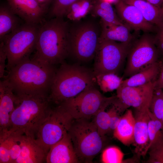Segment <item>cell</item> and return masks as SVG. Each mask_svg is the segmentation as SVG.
I'll return each instance as SVG.
<instances>
[{
    "instance_id": "obj_1",
    "label": "cell",
    "mask_w": 163,
    "mask_h": 163,
    "mask_svg": "<svg viewBox=\"0 0 163 163\" xmlns=\"http://www.w3.org/2000/svg\"><path fill=\"white\" fill-rule=\"evenodd\" d=\"M57 69L54 65L29 58L11 68L4 78L18 96H48Z\"/></svg>"
},
{
    "instance_id": "obj_2",
    "label": "cell",
    "mask_w": 163,
    "mask_h": 163,
    "mask_svg": "<svg viewBox=\"0 0 163 163\" xmlns=\"http://www.w3.org/2000/svg\"><path fill=\"white\" fill-rule=\"evenodd\" d=\"M63 18H50L40 24L34 58L53 65L64 62L69 56L67 35L69 22Z\"/></svg>"
},
{
    "instance_id": "obj_3",
    "label": "cell",
    "mask_w": 163,
    "mask_h": 163,
    "mask_svg": "<svg viewBox=\"0 0 163 163\" xmlns=\"http://www.w3.org/2000/svg\"><path fill=\"white\" fill-rule=\"evenodd\" d=\"M96 82L93 70L77 64L64 62L56 70L48 99L59 105L94 86Z\"/></svg>"
},
{
    "instance_id": "obj_4",
    "label": "cell",
    "mask_w": 163,
    "mask_h": 163,
    "mask_svg": "<svg viewBox=\"0 0 163 163\" xmlns=\"http://www.w3.org/2000/svg\"><path fill=\"white\" fill-rule=\"evenodd\" d=\"M17 96L18 100L11 115L9 130L35 139L40 127L52 109L48 96Z\"/></svg>"
},
{
    "instance_id": "obj_5",
    "label": "cell",
    "mask_w": 163,
    "mask_h": 163,
    "mask_svg": "<svg viewBox=\"0 0 163 163\" xmlns=\"http://www.w3.org/2000/svg\"><path fill=\"white\" fill-rule=\"evenodd\" d=\"M82 19L69 23L67 35L69 56L79 61L88 62L94 58L101 26L100 23L93 19Z\"/></svg>"
},
{
    "instance_id": "obj_6",
    "label": "cell",
    "mask_w": 163,
    "mask_h": 163,
    "mask_svg": "<svg viewBox=\"0 0 163 163\" xmlns=\"http://www.w3.org/2000/svg\"><path fill=\"white\" fill-rule=\"evenodd\" d=\"M68 133L80 163H91L103 149L104 138L93 121L73 119Z\"/></svg>"
},
{
    "instance_id": "obj_7",
    "label": "cell",
    "mask_w": 163,
    "mask_h": 163,
    "mask_svg": "<svg viewBox=\"0 0 163 163\" xmlns=\"http://www.w3.org/2000/svg\"><path fill=\"white\" fill-rule=\"evenodd\" d=\"M40 24H21L3 40L7 57L8 71L18 64L30 58L35 49ZM1 41V42H2Z\"/></svg>"
},
{
    "instance_id": "obj_8",
    "label": "cell",
    "mask_w": 163,
    "mask_h": 163,
    "mask_svg": "<svg viewBox=\"0 0 163 163\" xmlns=\"http://www.w3.org/2000/svg\"><path fill=\"white\" fill-rule=\"evenodd\" d=\"M115 96H104L95 87H88L75 97L59 105L62 106L74 119L89 120L100 110L112 104Z\"/></svg>"
},
{
    "instance_id": "obj_9",
    "label": "cell",
    "mask_w": 163,
    "mask_h": 163,
    "mask_svg": "<svg viewBox=\"0 0 163 163\" xmlns=\"http://www.w3.org/2000/svg\"><path fill=\"white\" fill-rule=\"evenodd\" d=\"M123 77L128 78L160 61L154 36L145 32L129 48Z\"/></svg>"
},
{
    "instance_id": "obj_10",
    "label": "cell",
    "mask_w": 163,
    "mask_h": 163,
    "mask_svg": "<svg viewBox=\"0 0 163 163\" xmlns=\"http://www.w3.org/2000/svg\"><path fill=\"white\" fill-rule=\"evenodd\" d=\"M131 44L99 40L94 58L95 76L109 73L117 74L123 67Z\"/></svg>"
},
{
    "instance_id": "obj_11",
    "label": "cell",
    "mask_w": 163,
    "mask_h": 163,
    "mask_svg": "<svg viewBox=\"0 0 163 163\" xmlns=\"http://www.w3.org/2000/svg\"><path fill=\"white\" fill-rule=\"evenodd\" d=\"M73 119L60 105L52 109L40 127L35 139L47 154L51 147L68 133Z\"/></svg>"
},
{
    "instance_id": "obj_12",
    "label": "cell",
    "mask_w": 163,
    "mask_h": 163,
    "mask_svg": "<svg viewBox=\"0 0 163 163\" xmlns=\"http://www.w3.org/2000/svg\"><path fill=\"white\" fill-rule=\"evenodd\" d=\"M154 82L136 87L120 85L116 90L112 104L120 113L130 107L137 110L149 107L154 91Z\"/></svg>"
},
{
    "instance_id": "obj_13",
    "label": "cell",
    "mask_w": 163,
    "mask_h": 163,
    "mask_svg": "<svg viewBox=\"0 0 163 163\" xmlns=\"http://www.w3.org/2000/svg\"><path fill=\"white\" fill-rule=\"evenodd\" d=\"M114 4L119 18L130 29L145 32H156L157 27L147 21L136 7L127 4L122 0H117Z\"/></svg>"
},
{
    "instance_id": "obj_14",
    "label": "cell",
    "mask_w": 163,
    "mask_h": 163,
    "mask_svg": "<svg viewBox=\"0 0 163 163\" xmlns=\"http://www.w3.org/2000/svg\"><path fill=\"white\" fill-rule=\"evenodd\" d=\"M8 5L25 23L40 24L44 20L47 11L36 0H6Z\"/></svg>"
},
{
    "instance_id": "obj_15",
    "label": "cell",
    "mask_w": 163,
    "mask_h": 163,
    "mask_svg": "<svg viewBox=\"0 0 163 163\" xmlns=\"http://www.w3.org/2000/svg\"><path fill=\"white\" fill-rule=\"evenodd\" d=\"M149 112V107L139 110L135 109V124L133 144L135 147L136 155L139 158L141 156L144 157L149 150L148 122Z\"/></svg>"
},
{
    "instance_id": "obj_16",
    "label": "cell",
    "mask_w": 163,
    "mask_h": 163,
    "mask_svg": "<svg viewBox=\"0 0 163 163\" xmlns=\"http://www.w3.org/2000/svg\"><path fill=\"white\" fill-rule=\"evenodd\" d=\"M18 100V96L8 80L0 82V133L8 131L10 126L11 115Z\"/></svg>"
},
{
    "instance_id": "obj_17",
    "label": "cell",
    "mask_w": 163,
    "mask_h": 163,
    "mask_svg": "<svg viewBox=\"0 0 163 163\" xmlns=\"http://www.w3.org/2000/svg\"><path fill=\"white\" fill-rule=\"evenodd\" d=\"M46 162L80 163L68 133L60 140L51 147L47 155Z\"/></svg>"
},
{
    "instance_id": "obj_18",
    "label": "cell",
    "mask_w": 163,
    "mask_h": 163,
    "mask_svg": "<svg viewBox=\"0 0 163 163\" xmlns=\"http://www.w3.org/2000/svg\"><path fill=\"white\" fill-rule=\"evenodd\" d=\"M47 153L36 139L22 134L20 154L15 163H41L46 162Z\"/></svg>"
},
{
    "instance_id": "obj_19",
    "label": "cell",
    "mask_w": 163,
    "mask_h": 163,
    "mask_svg": "<svg viewBox=\"0 0 163 163\" xmlns=\"http://www.w3.org/2000/svg\"><path fill=\"white\" fill-rule=\"evenodd\" d=\"M101 32L99 40L118 41L131 44L134 41L130 32V28L125 24H108L101 21Z\"/></svg>"
},
{
    "instance_id": "obj_20",
    "label": "cell",
    "mask_w": 163,
    "mask_h": 163,
    "mask_svg": "<svg viewBox=\"0 0 163 163\" xmlns=\"http://www.w3.org/2000/svg\"><path fill=\"white\" fill-rule=\"evenodd\" d=\"M135 124V118L132 110H126L113 132L114 137L125 145L132 144Z\"/></svg>"
},
{
    "instance_id": "obj_21",
    "label": "cell",
    "mask_w": 163,
    "mask_h": 163,
    "mask_svg": "<svg viewBox=\"0 0 163 163\" xmlns=\"http://www.w3.org/2000/svg\"><path fill=\"white\" fill-rule=\"evenodd\" d=\"M134 6L142 13L145 19L157 28L163 27V16L160 9L145 0H122Z\"/></svg>"
},
{
    "instance_id": "obj_22",
    "label": "cell",
    "mask_w": 163,
    "mask_h": 163,
    "mask_svg": "<svg viewBox=\"0 0 163 163\" xmlns=\"http://www.w3.org/2000/svg\"><path fill=\"white\" fill-rule=\"evenodd\" d=\"M160 61L149 67L123 79L120 86L136 87L155 82L159 73Z\"/></svg>"
},
{
    "instance_id": "obj_23",
    "label": "cell",
    "mask_w": 163,
    "mask_h": 163,
    "mask_svg": "<svg viewBox=\"0 0 163 163\" xmlns=\"http://www.w3.org/2000/svg\"><path fill=\"white\" fill-rule=\"evenodd\" d=\"M20 19L8 5H1L0 7V40L5 37L21 24Z\"/></svg>"
},
{
    "instance_id": "obj_24",
    "label": "cell",
    "mask_w": 163,
    "mask_h": 163,
    "mask_svg": "<svg viewBox=\"0 0 163 163\" xmlns=\"http://www.w3.org/2000/svg\"><path fill=\"white\" fill-rule=\"evenodd\" d=\"M95 1L91 12L92 16L100 17L102 21L108 24H124L116 15L110 3L103 0Z\"/></svg>"
},
{
    "instance_id": "obj_25",
    "label": "cell",
    "mask_w": 163,
    "mask_h": 163,
    "mask_svg": "<svg viewBox=\"0 0 163 163\" xmlns=\"http://www.w3.org/2000/svg\"><path fill=\"white\" fill-rule=\"evenodd\" d=\"M95 1V0H78L76 1L68 9L64 17L72 21L83 19L91 13Z\"/></svg>"
},
{
    "instance_id": "obj_26",
    "label": "cell",
    "mask_w": 163,
    "mask_h": 163,
    "mask_svg": "<svg viewBox=\"0 0 163 163\" xmlns=\"http://www.w3.org/2000/svg\"><path fill=\"white\" fill-rule=\"evenodd\" d=\"M96 82L100 89L106 93L117 90L120 85L123 78L113 73L100 74L95 76Z\"/></svg>"
},
{
    "instance_id": "obj_27",
    "label": "cell",
    "mask_w": 163,
    "mask_h": 163,
    "mask_svg": "<svg viewBox=\"0 0 163 163\" xmlns=\"http://www.w3.org/2000/svg\"><path fill=\"white\" fill-rule=\"evenodd\" d=\"M148 133L149 150L151 146L163 139V124L154 116L150 110L148 122Z\"/></svg>"
},
{
    "instance_id": "obj_28",
    "label": "cell",
    "mask_w": 163,
    "mask_h": 163,
    "mask_svg": "<svg viewBox=\"0 0 163 163\" xmlns=\"http://www.w3.org/2000/svg\"><path fill=\"white\" fill-rule=\"evenodd\" d=\"M150 112L163 124V91L154 90L149 106Z\"/></svg>"
},
{
    "instance_id": "obj_29",
    "label": "cell",
    "mask_w": 163,
    "mask_h": 163,
    "mask_svg": "<svg viewBox=\"0 0 163 163\" xmlns=\"http://www.w3.org/2000/svg\"><path fill=\"white\" fill-rule=\"evenodd\" d=\"M78 0H54L48 11L50 18H64L69 8Z\"/></svg>"
},
{
    "instance_id": "obj_30",
    "label": "cell",
    "mask_w": 163,
    "mask_h": 163,
    "mask_svg": "<svg viewBox=\"0 0 163 163\" xmlns=\"http://www.w3.org/2000/svg\"><path fill=\"white\" fill-rule=\"evenodd\" d=\"M104 108L99 110L94 116L93 121L102 137L109 132L110 115L108 111H105Z\"/></svg>"
},
{
    "instance_id": "obj_31",
    "label": "cell",
    "mask_w": 163,
    "mask_h": 163,
    "mask_svg": "<svg viewBox=\"0 0 163 163\" xmlns=\"http://www.w3.org/2000/svg\"><path fill=\"white\" fill-rule=\"evenodd\" d=\"M124 154L118 147L110 146L105 149L101 155V161L104 163H123Z\"/></svg>"
},
{
    "instance_id": "obj_32",
    "label": "cell",
    "mask_w": 163,
    "mask_h": 163,
    "mask_svg": "<svg viewBox=\"0 0 163 163\" xmlns=\"http://www.w3.org/2000/svg\"><path fill=\"white\" fill-rule=\"evenodd\" d=\"M147 163H163V139L151 146L148 151Z\"/></svg>"
},
{
    "instance_id": "obj_33",
    "label": "cell",
    "mask_w": 163,
    "mask_h": 163,
    "mask_svg": "<svg viewBox=\"0 0 163 163\" xmlns=\"http://www.w3.org/2000/svg\"><path fill=\"white\" fill-rule=\"evenodd\" d=\"M10 151L6 136L0 135V163H10Z\"/></svg>"
},
{
    "instance_id": "obj_34",
    "label": "cell",
    "mask_w": 163,
    "mask_h": 163,
    "mask_svg": "<svg viewBox=\"0 0 163 163\" xmlns=\"http://www.w3.org/2000/svg\"><path fill=\"white\" fill-rule=\"evenodd\" d=\"M108 111L110 115L109 132H113L119 124L121 117L120 116V113L117 107L113 104Z\"/></svg>"
},
{
    "instance_id": "obj_35",
    "label": "cell",
    "mask_w": 163,
    "mask_h": 163,
    "mask_svg": "<svg viewBox=\"0 0 163 163\" xmlns=\"http://www.w3.org/2000/svg\"><path fill=\"white\" fill-rule=\"evenodd\" d=\"M154 36L155 43L157 48L160 60L163 61V27L157 28Z\"/></svg>"
},
{
    "instance_id": "obj_36",
    "label": "cell",
    "mask_w": 163,
    "mask_h": 163,
    "mask_svg": "<svg viewBox=\"0 0 163 163\" xmlns=\"http://www.w3.org/2000/svg\"><path fill=\"white\" fill-rule=\"evenodd\" d=\"M0 78H4L5 75V69L6 68L5 64L6 59H7V55L3 42H0Z\"/></svg>"
},
{
    "instance_id": "obj_37",
    "label": "cell",
    "mask_w": 163,
    "mask_h": 163,
    "mask_svg": "<svg viewBox=\"0 0 163 163\" xmlns=\"http://www.w3.org/2000/svg\"><path fill=\"white\" fill-rule=\"evenodd\" d=\"M160 64L159 73L154 82V90L163 89V61L160 60Z\"/></svg>"
},
{
    "instance_id": "obj_38",
    "label": "cell",
    "mask_w": 163,
    "mask_h": 163,
    "mask_svg": "<svg viewBox=\"0 0 163 163\" xmlns=\"http://www.w3.org/2000/svg\"><path fill=\"white\" fill-rule=\"evenodd\" d=\"M152 4L160 8L163 3V0H145Z\"/></svg>"
},
{
    "instance_id": "obj_39",
    "label": "cell",
    "mask_w": 163,
    "mask_h": 163,
    "mask_svg": "<svg viewBox=\"0 0 163 163\" xmlns=\"http://www.w3.org/2000/svg\"><path fill=\"white\" fill-rule=\"evenodd\" d=\"M54 0H48V4L50 6V8L51 5L52 4Z\"/></svg>"
},
{
    "instance_id": "obj_40",
    "label": "cell",
    "mask_w": 163,
    "mask_h": 163,
    "mask_svg": "<svg viewBox=\"0 0 163 163\" xmlns=\"http://www.w3.org/2000/svg\"><path fill=\"white\" fill-rule=\"evenodd\" d=\"M160 9H161L163 16V3L162 4L160 7Z\"/></svg>"
},
{
    "instance_id": "obj_41",
    "label": "cell",
    "mask_w": 163,
    "mask_h": 163,
    "mask_svg": "<svg viewBox=\"0 0 163 163\" xmlns=\"http://www.w3.org/2000/svg\"><path fill=\"white\" fill-rule=\"evenodd\" d=\"M95 1H98V0H95Z\"/></svg>"
},
{
    "instance_id": "obj_42",
    "label": "cell",
    "mask_w": 163,
    "mask_h": 163,
    "mask_svg": "<svg viewBox=\"0 0 163 163\" xmlns=\"http://www.w3.org/2000/svg\"><path fill=\"white\" fill-rule=\"evenodd\" d=\"M162 90H163V89H162Z\"/></svg>"
}]
</instances>
